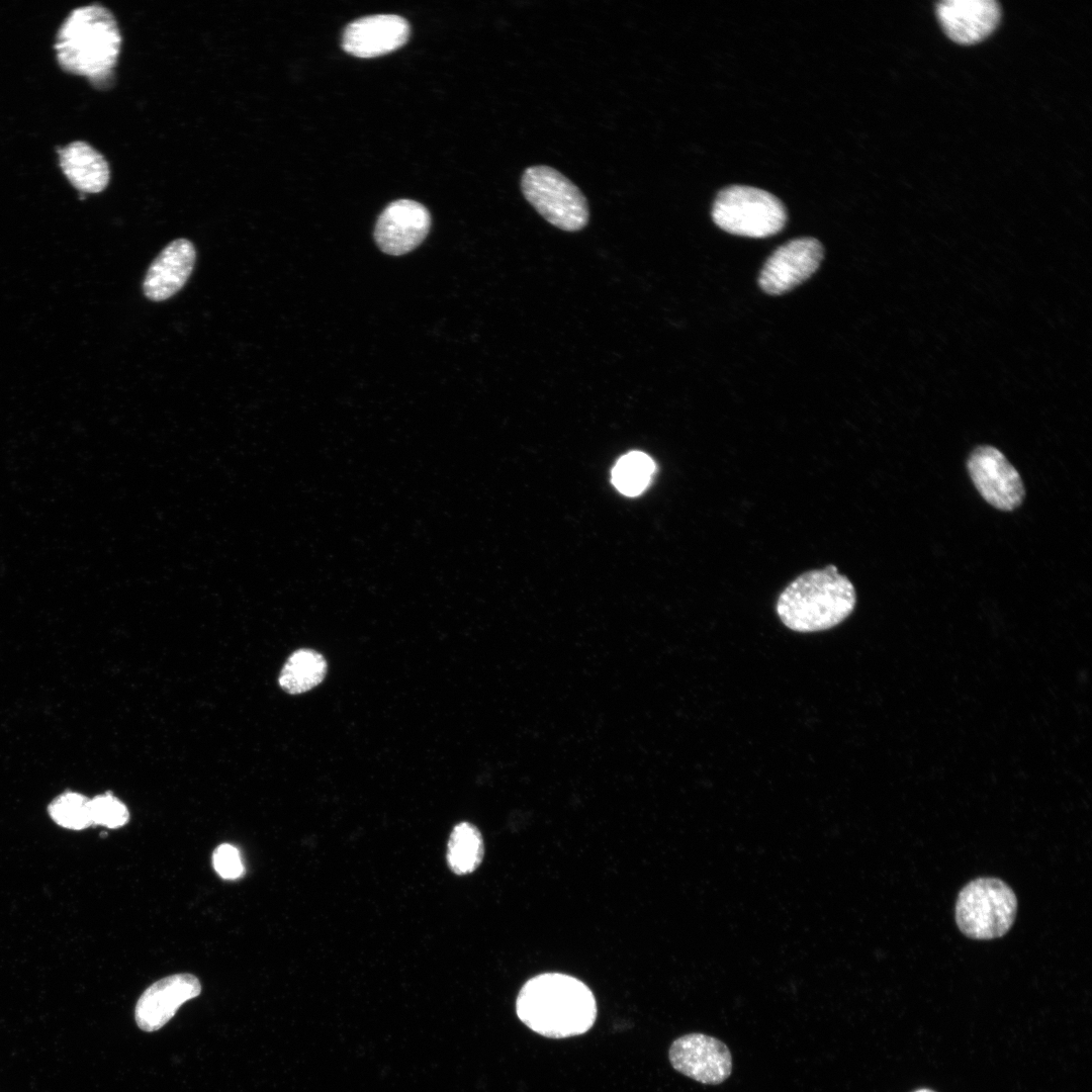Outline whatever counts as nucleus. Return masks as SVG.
I'll list each match as a JSON object with an SVG mask.
<instances>
[{
	"instance_id": "nucleus-1",
	"label": "nucleus",
	"mask_w": 1092,
	"mask_h": 1092,
	"mask_svg": "<svg viewBox=\"0 0 1092 1092\" xmlns=\"http://www.w3.org/2000/svg\"><path fill=\"white\" fill-rule=\"evenodd\" d=\"M518 1018L534 1032L550 1038H566L587 1032L598 1007L592 990L577 978L562 973H542L529 979L516 1000Z\"/></svg>"
},
{
	"instance_id": "nucleus-2",
	"label": "nucleus",
	"mask_w": 1092,
	"mask_h": 1092,
	"mask_svg": "<svg viewBox=\"0 0 1092 1092\" xmlns=\"http://www.w3.org/2000/svg\"><path fill=\"white\" fill-rule=\"evenodd\" d=\"M121 34L110 10L100 4L72 10L54 43L60 68L100 83L112 74L120 54Z\"/></svg>"
},
{
	"instance_id": "nucleus-3",
	"label": "nucleus",
	"mask_w": 1092,
	"mask_h": 1092,
	"mask_svg": "<svg viewBox=\"0 0 1092 1092\" xmlns=\"http://www.w3.org/2000/svg\"><path fill=\"white\" fill-rule=\"evenodd\" d=\"M856 594L852 582L835 565L806 571L780 594L776 611L782 623L797 632L830 629L853 611Z\"/></svg>"
},
{
	"instance_id": "nucleus-4",
	"label": "nucleus",
	"mask_w": 1092,
	"mask_h": 1092,
	"mask_svg": "<svg viewBox=\"0 0 1092 1092\" xmlns=\"http://www.w3.org/2000/svg\"><path fill=\"white\" fill-rule=\"evenodd\" d=\"M1016 913L1013 890L997 878L971 881L960 891L956 903L958 927L973 939L1003 936L1011 928Z\"/></svg>"
},
{
	"instance_id": "nucleus-5",
	"label": "nucleus",
	"mask_w": 1092,
	"mask_h": 1092,
	"mask_svg": "<svg viewBox=\"0 0 1092 1092\" xmlns=\"http://www.w3.org/2000/svg\"><path fill=\"white\" fill-rule=\"evenodd\" d=\"M712 218L729 234L759 239L784 229L787 210L768 191L747 185H730L717 194Z\"/></svg>"
},
{
	"instance_id": "nucleus-6",
	"label": "nucleus",
	"mask_w": 1092,
	"mask_h": 1092,
	"mask_svg": "<svg viewBox=\"0 0 1092 1092\" xmlns=\"http://www.w3.org/2000/svg\"><path fill=\"white\" fill-rule=\"evenodd\" d=\"M521 190L539 214L562 231H580L588 222L585 196L554 168L544 165L527 168L521 178Z\"/></svg>"
},
{
	"instance_id": "nucleus-7",
	"label": "nucleus",
	"mask_w": 1092,
	"mask_h": 1092,
	"mask_svg": "<svg viewBox=\"0 0 1092 1092\" xmlns=\"http://www.w3.org/2000/svg\"><path fill=\"white\" fill-rule=\"evenodd\" d=\"M968 470L980 494L994 508L1012 511L1021 505L1025 494L1021 477L997 448H976L969 457Z\"/></svg>"
},
{
	"instance_id": "nucleus-8",
	"label": "nucleus",
	"mask_w": 1092,
	"mask_h": 1092,
	"mask_svg": "<svg viewBox=\"0 0 1092 1092\" xmlns=\"http://www.w3.org/2000/svg\"><path fill=\"white\" fill-rule=\"evenodd\" d=\"M674 1070L706 1085H718L732 1072V1056L716 1037L694 1032L677 1037L668 1051Z\"/></svg>"
},
{
	"instance_id": "nucleus-9",
	"label": "nucleus",
	"mask_w": 1092,
	"mask_h": 1092,
	"mask_svg": "<svg viewBox=\"0 0 1092 1092\" xmlns=\"http://www.w3.org/2000/svg\"><path fill=\"white\" fill-rule=\"evenodd\" d=\"M822 259L823 247L818 240L809 237L791 240L768 257L758 284L770 295L784 294L811 277Z\"/></svg>"
},
{
	"instance_id": "nucleus-10",
	"label": "nucleus",
	"mask_w": 1092,
	"mask_h": 1092,
	"mask_svg": "<svg viewBox=\"0 0 1092 1092\" xmlns=\"http://www.w3.org/2000/svg\"><path fill=\"white\" fill-rule=\"evenodd\" d=\"M430 225L431 216L423 204L398 199L379 215L374 239L384 253L399 256L416 249L427 237Z\"/></svg>"
},
{
	"instance_id": "nucleus-11",
	"label": "nucleus",
	"mask_w": 1092,
	"mask_h": 1092,
	"mask_svg": "<svg viewBox=\"0 0 1092 1092\" xmlns=\"http://www.w3.org/2000/svg\"><path fill=\"white\" fill-rule=\"evenodd\" d=\"M201 992L198 978L192 974H174L152 984L139 998L134 1018L138 1026L152 1032L163 1027L186 1001Z\"/></svg>"
},
{
	"instance_id": "nucleus-12",
	"label": "nucleus",
	"mask_w": 1092,
	"mask_h": 1092,
	"mask_svg": "<svg viewBox=\"0 0 1092 1092\" xmlns=\"http://www.w3.org/2000/svg\"><path fill=\"white\" fill-rule=\"evenodd\" d=\"M410 36L408 22L395 14H376L358 18L347 25L343 49L359 58H374L395 51Z\"/></svg>"
},
{
	"instance_id": "nucleus-13",
	"label": "nucleus",
	"mask_w": 1092,
	"mask_h": 1092,
	"mask_svg": "<svg viewBox=\"0 0 1092 1092\" xmlns=\"http://www.w3.org/2000/svg\"><path fill=\"white\" fill-rule=\"evenodd\" d=\"M936 13L945 33L963 44L984 39L1001 16L994 0H943L936 4Z\"/></svg>"
},
{
	"instance_id": "nucleus-14",
	"label": "nucleus",
	"mask_w": 1092,
	"mask_h": 1092,
	"mask_svg": "<svg viewBox=\"0 0 1092 1092\" xmlns=\"http://www.w3.org/2000/svg\"><path fill=\"white\" fill-rule=\"evenodd\" d=\"M193 244L177 239L168 244L150 265L143 283L145 295L163 301L177 293L189 278L195 263Z\"/></svg>"
},
{
	"instance_id": "nucleus-15",
	"label": "nucleus",
	"mask_w": 1092,
	"mask_h": 1092,
	"mask_svg": "<svg viewBox=\"0 0 1092 1092\" xmlns=\"http://www.w3.org/2000/svg\"><path fill=\"white\" fill-rule=\"evenodd\" d=\"M59 164L68 181L82 193H99L110 180L107 161L90 144L75 141L58 148Z\"/></svg>"
},
{
	"instance_id": "nucleus-16",
	"label": "nucleus",
	"mask_w": 1092,
	"mask_h": 1092,
	"mask_svg": "<svg viewBox=\"0 0 1092 1092\" xmlns=\"http://www.w3.org/2000/svg\"><path fill=\"white\" fill-rule=\"evenodd\" d=\"M327 673L325 657L313 649L294 651L284 663L279 674V686L286 693L297 695L320 685Z\"/></svg>"
},
{
	"instance_id": "nucleus-17",
	"label": "nucleus",
	"mask_w": 1092,
	"mask_h": 1092,
	"mask_svg": "<svg viewBox=\"0 0 1092 1092\" xmlns=\"http://www.w3.org/2000/svg\"><path fill=\"white\" fill-rule=\"evenodd\" d=\"M484 857L480 830L470 822H460L452 829L447 844V863L459 876L473 873Z\"/></svg>"
},
{
	"instance_id": "nucleus-18",
	"label": "nucleus",
	"mask_w": 1092,
	"mask_h": 1092,
	"mask_svg": "<svg viewBox=\"0 0 1092 1092\" xmlns=\"http://www.w3.org/2000/svg\"><path fill=\"white\" fill-rule=\"evenodd\" d=\"M655 471L653 460L645 453L634 451L621 457L612 471V481L623 494H640L649 484Z\"/></svg>"
},
{
	"instance_id": "nucleus-19",
	"label": "nucleus",
	"mask_w": 1092,
	"mask_h": 1092,
	"mask_svg": "<svg viewBox=\"0 0 1092 1092\" xmlns=\"http://www.w3.org/2000/svg\"><path fill=\"white\" fill-rule=\"evenodd\" d=\"M51 818L60 826L82 830L92 825L90 799L68 792L57 797L49 806Z\"/></svg>"
},
{
	"instance_id": "nucleus-20",
	"label": "nucleus",
	"mask_w": 1092,
	"mask_h": 1092,
	"mask_svg": "<svg viewBox=\"0 0 1092 1092\" xmlns=\"http://www.w3.org/2000/svg\"><path fill=\"white\" fill-rule=\"evenodd\" d=\"M90 808L93 824L114 829L123 826L129 820L126 806L110 793L90 799Z\"/></svg>"
},
{
	"instance_id": "nucleus-21",
	"label": "nucleus",
	"mask_w": 1092,
	"mask_h": 1092,
	"mask_svg": "<svg viewBox=\"0 0 1092 1092\" xmlns=\"http://www.w3.org/2000/svg\"><path fill=\"white\" fill-rule=\"evenodd\" d=\"M215 872L225 880H236L245 872L239 850L229 843L218 845L212 853Z\"/></svg>"
},
{
	"instance_id": "nucleus-22",
	"label": "nucleus",
	"mask_w": 1092,
	"mask_h": 1092,
	"mask_svg": "<svg viewBox=\"0 0 1092 1092\" xmlns=\"http://www.w3.org/2000/svg\"><path fill=\"white\" fill-rule=\"evenodd\" d=\"M916 1092H933V1091H930V1090H927V1089H922V1090H918Z\"/></svg>"
}]
</instances>
